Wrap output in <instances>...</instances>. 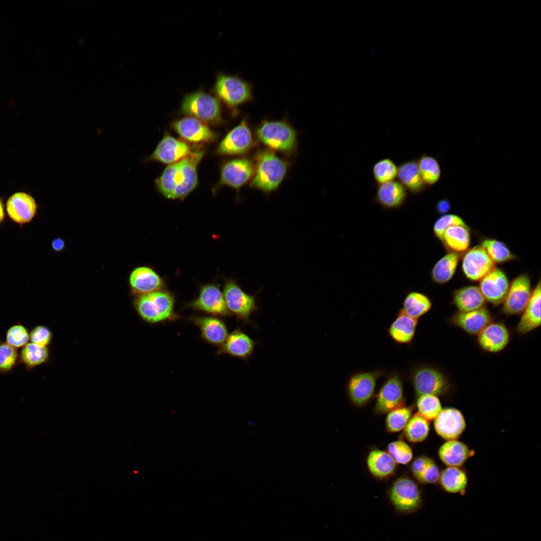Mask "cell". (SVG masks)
I'll list each match as a JSON object with an SVG mask.
<instances>
[{
  "mask_svg": "<svg viewBox=\"0 0 541 541\" xmlns=\"http://www.w3.org/2000/svg\"><path fill=\"white\" fill-rule=\"evenodd\" d=\"M460 254L448 252L439 259L431 269L430 276L435 284L442 285L454 276L460 260Z\"/></svg>",
  "mask_w": 541,
  "mask_h": 541,
  "instance_id": "obj_36",
  "label": "cell"
},
{
  "mask_svg": "<svg viewBox=\"0 0 541 541\" xmlns=\"http://www.w3.org/2000/svg\"><path fill=\"white\" fill-rule=\"evenodd\" d=\"M180 112L203 122L216 123L221 120V108L219 100L202 88L184 95Z\"/></svg>",
  "mask_w": 541,
  "mask_h": 541,
  "instance_id": "obj_7",
  "label": "cell"
},
{
  "mask_svg": "<svg viewBox=\"0 0 541 541\" xmlns=\"http://www.w3.org/2000/svg\"><path fill=\"white\" fill-rule=\"evenodd\" d=\"M254 170L255 165L249 159L229 161L221 169L220 183L239 189L252 178Z\"/></svg>",
  "mask_w": 541,
  "mask_h": 541,
  "instance_id": "obj_19",
  "label": "cell"
},
{
  "mask_svg": "<svg viewBox=\"0 0 541 541\" xmlns=\"http://www.w3.org/2000/svg\"><path fill=\"white\" fill-rule=\"evenodd\" d=\"M49 357V350L46 346L32 342L23 347L19 359L28 369H31L45 363Z\"/></svg>",
  "mask_w": 541,
  "mask_h": 541,
  "instance_id": "obj_41",
  "label": "cell"
},
{
  "mask_svg": "<svg viewBox=\"0 0 541 541\" xmlns=\"http://www.w3.org/2000/svg\"><path fill=\"white\" fill-rule=\"evenodd\" d=\"M204 154L203 150L192 152L181 161L169 165L156 180L159 191L168 198L186 196L197 185V167Z\"/></svg>",
  "mask_w": 541,
  "mask_h": 541,
  "instance_id": "obj_1",
  "label": "cell"
},
{
  "mask_svg": "<svg viewBox=\"0 0 541 541\" xmlns=\"http://www.w3.org/2000/svg\"><path fill=\"white\" fill-rule=\"evenodd\" d=\"M532 291L529 275L522 273L517 276L510 283L502 303V313L508 315L522 313L531 298Z\"/></svg>",
  "mask_w": 541,
  "mask_h": 541,
  "instance_id": "obj_13",
  "label": "cell"
},
{
  "mask_svg": "<svg viewBox=\"0 0 541 541\" xmlns=\"http://www.w3.org/2000/svg\"><path fill=\"white\" fill-rule=\"evenodd\" d=\"M478 343L481 348L490 353L502 351L510 341V332L501 322H491L478 335Z\"/></svg>",
  "mask_w": 541,
  "mask_h": 541,
  "instance_id": "obj_23",
  "label": "cell"
},
{
  "mask_svg": "<svg viewBox=\"0 0 541 541\" xmlns=\"http://www.w3.org/2000/svg\"><path fill=\"white\" fill-rule=\"evenodd\" d=\"M5 206L3 197H0V226L3 225L6 221V213L5 211Z\"/></svg>",
  "mask_w": 541,
  "mask_h": 541,
  "instance_id": "obj_53",
  "label": "cell"
},
{
  "mask_svg": "<svg viewBox=\"0 0 541 541\" xmlns=\"http://www.w3.org/2000/svg\"><path fill=\"white\" fill-rule=\"evenodd\" d=\"M256 161L250 186L267 193L276 190L286 176L288 163L267 150L260 152Z\"/></svg>",
  "mask_w": 541,
  "mask_h": 541,
  "instance_id": "obj_2",
  "label": "cell"
},
{
  "mask_svg": "<svg viewBox=\"0 0 541 541\" xmlns=\"http://www.w3.org/2000/svg\"><path fill=\"white\" fill-rule=\"evenodd\" d=\"M403 430L404 437L408 441L421 442L428 437L430 431L429 422L417 413L410 418Z\"/></svg>",
  "mask_w": 541,
  "mask_h": 541,
  "instance_id": "obj_40",
  "label": "cell"
},
{
  "mask_svg": "<svg viewBox=\"0 0 541 541\" xmlns=\"http://www.w3.org/2000/svg\"><path fill=\"white\" fill-rule=\"evenodd\" d=\"M510 284L506 273L494 267L480 281L478 287L486 301L497 306L503 302Z\"/></svg>",
  "mask_w": 541,
  "mask_h": 541,
  "instance_id": "obj_18",
  "label": "cell"
},
{
  "mask_svg": "<svg viewBox=\"0 0 541 541\" xmlns=\"http://www.w3.org/2000/svg\"><path fill=\"white\" fill-rule=\"evenodd\" d=\"M5 210L8 218L22 228L31 222L37 214L38 205L30 193L16 192L7 199Z\"/></svg>",
  "mask_w": 541,
  "mask_h": 541,
  "instance_id": "obj_12",
  "label": "cell"
},
{
  "mask_svg": "<svg viewBox=\"0 0 541 541\" xmlns=\"http://www.w3.org/2000/svg\"><path fill=\"white\" fill-rule=\"evenodd\" d=\"M19 357L16 348L6 342H0V373L10 371L16 365Z\"/></svg>",
  "mask_w": 541,
  "mask_h": 541,
  "instance_id": "obj_48",
  "label": "cell"
},
{
  "mask_svg": "<svg viewBox=\"0 0 541 541\" xmlns=\"http://www.w3.org/2000/svg\"><path fill=\"white\" fill-rule=\"evenodd\" d=\"M462 270L471 281H480L495 267V263L480 245L467 250L462 259Z\"/></svg>",
  "mask_w": 541,
  "mask_h": 541,
  "instance_id": "obj_15",
  "label": "cell"
},
{
  "mask_svg": "<svg viewBox=\"0 0 541 541\" xmlns=\"http://www.w3.org/2000/svg\"><path fill=\"white\" fill-rule=\"evenodd\" d=\"M453 303L460 312H468L484 307L486 302L478 286L468 285L455 290Z\"/></svg>",
  "mask_w": 541,
  "mask_h": 541,
  "instance_id": "obj_33",
  "label": "cell"
},
{
  "mask_svg": "<svg viewBox=\"0 0 541 541\" xmlns=\"http://www.w3.org/2000/svg\"><path fill=\"white\" fill-rule=\"evenodd\" d=\"M398 166L393 160L389 157L376 161L372 166V173L375 183L381 184L395 180L397 176Z\"/></svg>",
  "mask_w": 541,
  "mask_h": 541,
  "instance_id": "obj_42",
  "label": "cell"
},
{
  "mask_svg": "<svg viewBox=\"0 0 541 541\" xmlns=\"http://www.w3.org/2000/svg\"><path fill=\"white\" fill-rule=\"evenodd\" d=\"M495 263H504L516 259L507 245L503 242L490 238L482 239L480 245Z\"/></svg>",
  "mask_w": 541,
  "mask_h": 541,
  "instance_id": "obj_39",
  "label": "cell"
},
{
  "mask_svg": "<svg viewBox=\"0 0 541 541\" xmlns=\"http://www.w3.org/2000/svg\"><path fill=\"white\" fill-rule=\"evenodd\" d=\"M432 306V301L427 295L411 291L405 297L401 310L408 316L418 319L429 312Z\"/></svg>",
  "mask_w": 541,
  "mask_h": 541,
  "instance_id": "obj_37",
  "label": "cell"
},
{
  "mask_svg": "<svg viewBox=\"0 0 541 541\" xmlns=\"http://www.w3.org/2000/svg\"><path fill=\"white\" fill-rule=\"evenodd\" d=\"M184 308H191L218 317L231 316L226 307L223 294L218 286L213 284L202 286L197 298L186 304Z\"/></svg>",
  "mask_w": 541,
  "mask_h": 541,
  "instance_id": "obj_14",
  "label": "cell"
},
{
  "mask_svg": "<svg viewBox=\"0 0 541 541\" xmlns=\"http://www.w3.org/2000/svg\"><path fill=\"white\" fill-rule=\"evenodd\" d=\"M259 343L244 333L240 328H237L218 347L216 354H227L246 361L251 356L255 347Z\"/></svg>",
  "mask_w": 541,
  "mask_h": 541,
  "instance_id": "obj_20",
  "label": "cell"
},
{
  "mask_svg": "<svg viewBox=\"0 0 541 541\" xmlns=\"http://www.w3.org/2000/svg\"><path fill=\"white\" fill-rule=\"evenodd\" d=\"M387 452L396 463L405 465L413 458L411 447L402 440H396L390 443L387 446Z\"/></svg>",
  "mask_w": 541,
  "mask_h": 541,
  "instance_id": "obj_45",
  "label": "cell"
},
{
  "mask_svg": "<svg viewBox=\"0 0 541 541\" xmlns=\"http://www.w3.org/2000/svg\"><path fill=\"white\" fill-rule=\"evenodd\" d=\"M259 291L254 295H250L243 291L235 281H227L223 294L230 315L235 316L237 321H242L244 323L256 327L250 317L259 309L256 296Z\"/></svg>",
  "mask_w": 541,
  "mask_h": 541,
  "instance_id": "obj_8",
  "label": "cell"
},
{
  "mask_svg": "<svg viewBox=\"0 0 541 541\" xmlns=\"http://www.w3.org/2000/svg\"><path fill=\"white\" fill-rule=\"evenodd\" d=\"M174 129L185 139L192 142H209L215 134L204 122L195 117H186L175 121Z\"/></svg>",
  "mask_w": 541,
  "mask_h": 541,
  "instance_id": "obj_25",
  "label": "cell"
},
{
  "mask_svg": "<svg viewBox=\"0 0 541 541\" xmlns=\"http://www.w3.org/2000/svg\"><path fill=\"white\" fill-rule=\"evenodd\" d=\"M366 462L370 473L379 479L388 478L396 469V463L391 455L387 452L378 449L370 451Z\"/></svg>",
  "mask_w": 541,
  "mask_h": 541,
  "instance_id": "obj_32",
  "label": "cell"
},
{
  "mask_svg": "<svg viewBox=\"0 0 541 541\" xmlns=\"http://www.w3.org/2000/svg\"><path fill=\"white\" fill-rule=\"evenodd\" d=\"M540 281L532 291L531 298L522 312L521 317L517 327V332L521 334L529 333L540 325Z\"/></svg>",
  "mask_w": 541,
  "mask_h": 541,
  "instance_id": "obj_28",
  "label": "cell"
},
{
  "mask_svg": "<svg viewBox=\"0 0 541 541\" xmlns=\"http://www.w3.org/2000/svg\"><path fill=\"white\" fill-rule=\"evenodd\" d=\"M190 150V146L185 142L167 134L146 160H156L170 165L184 159L191 153Z\"/></svg>",
  "mask_w": 541,
  "mask_h": 541,
  "instance_id": "obj_21",
  "label": "cell"
},
{
  "mask_svg": "<svg viewBox=\"0 0 541 541\" xmlns=\"http://www.w3.org/2000/svg\"><path fill=\"white\" fill-rule=\"evenodd\" d=\"M422 471L417 479L419 482L435 484L439 482L441 471L436 462L431 458Z\"/></svg>",
  "mask_w": 541,
  "mask_h": 541,
  "instance_id": "obj_49",
  "label": "cell"
},
{
  "mask_svg": "<svg viewBox=\"0 0 541 541\" xmlns=\"http://www.w3.org/2000/svg\"><path fill=\"white\" fill-rule=\"evenodd\" d=\"M451 322L471 335H478L492 322V316L485 307L479 309L455 313L450 319Z\"/></svg>",
  "mask_w": 541,
  "mask_h": 541,
  "instance_id": "obj_26",
  "label": "cell"
},
{
  "mask_svg": "<svg viewBox=\"0 0 541 541\" xmlns=\"http://www.w3.org/2000/svg\"><path fill=\"white\" fill-rule=\"evenodd\" d=\"M397 178L412 195H418L427 188L421 178L416 159L401 163L398 166Z\"/></svg>",
  "mask_w": 541,
  "mask_h": 541,
  "instance_id": "obj_31",
  "label": "cell"
},
{
  "mask_svg": "<svg viewBox=\"0 0 541 541\" xmlns=\"http://www.w3.org/2000/svg\"><path fill=\"white\" fill-rule=\"evenodd\" d=\"M389 498L395 510L404 514L416 512L422 504L419 486L406 476H401L393 482L389 491Z\"/></svg>",
  "mask_w": 541,
  "mask_h": 541,
  "instance_id": "obj_9",
  "label": "cell"
},
{
  "mask_svg": "<svg viewBox=\"0 0 541 541\" xmlns=\"http://www.w3.org/2000/svg\"><path fill=\"white\" fill-rule=\"evenodd\" d=\"M174 297L167 291H157L140 295L135 301L136 310L145 321L156 323L180 318L174 310Z\"/></svg>",
  "mask_w": 541,
  "mask_h": 541,
  "instance_id": "obj_4",
  "label": "cell"
},
{
  "mask_svg": "<svg viewBox=\"0 0 541 541\" xmlns=\"http://www.w3.org/2000/svg\"><path fill=\"white\" fill-rule=\"evenodd\" d=\"M257 138L272 150L291 152L296 147L297 133L285 120H263L257 127Z\"/></svg>",
  "mask_w": 541,
  "mask_h": 541,
  "instance_id": "obj_6",
  "label": "cell"
},
{
  "mask_svg": "<svg viewBox=\"0 0 541 541\" xmlns=\"http://www.w3.org/2000/svg\"><path fill=\"white\" fill-rule=\"evenodd\" d=\"M52 249L57 252L62 251L65 247L64 241L60 237H57L53 239L51 242Z\"/></svg>",
  "mask_w": 541,
  "mask_h": 541,
  "instance_id": "obj_52",
  "label": "cell"
},
{
  "mask_svg": "<svg viewBox=\"0 0 541 541\" xmlns=\"http://www.w3.org/2000/svg\"><path fill=\"white\" fill-rule=\"evenodd\" d=\"M416 406L418 412L428 421L432 420L438 416L442 409V405L438 396L425 394L417 398Z\"/></svg>",
  "mask_w": 541,
  "mask_h": 541,
  "instance_id": "obj_44",
  "label": "cell"
},
{
  "mask_svg": "<svg viewBox=\"0 0 541 541\" xmlns=\"http://www.w3.org/2000/svg\"><path fill=\"white\" fill-rule=\"evenodd\" d=\"M408 377L416 398L425 394L443 396L448 393L450 388V384L445 374L430 365L414 366Z\"/></svg>",
  "mask_w": 541,
  "mask_h": 541,
  "instance_id": "obj_5",
  "label": "cell"
},
{
  "mask_svg": "<svg viewBox=\"0 0 541 541\" xmlns=\"http://www.w3.org/2000/svg\"><path fill=\"white\" fill-rule=\"evenodd\" d=\"M254 139L245 118L231 130L220 143L217 152L221 154L239 155L248 151Z\"/></svg>",
  "mask_w": 541,
  "mask_h": 541,
  "instance_id": "obj_17",
  "label": "cell"
},
{
  "mask_svg": "<svg viewBox=\"0 0 541 541\" xmlns=\"http://www.w3.org/2000/svg\"><path fill=\"white\" fill-rule=\"evenodd\" d=\"M385 371L377 369L369 371H360L352 375L349 378L346 390L350 401L357 406L367 404L372 398L379 378Z\"/></svg>",
  "mask_w": 541,
  "mask_h": 541,
  "instance_id": "obj_10",
  "label": "cell"
},
{
  "mask_svg": "<svg viewBox=\"0 0 541 541\" xmlns=\"http://www.w3.org/2000/svg\"><path fill=\"white\" fill-rule=\"evenodd\" d=\"M457 225H467V224L458 215L448 213L442 215L434 223L433 234L436 238L441 241L445 231L451 226Z\"/></svg>",
  "mask_w": 541,
  "mask_h": 541,
  "instance_id": "obj_47",
  "label": "cell"
},
{
  "mask_svg": "<svg viewBox=\"0 0 541 541\" xmlns=\"http://www.w3.org/2000/svg\"><path fill=\"white\" fill-rule=\"evenodd\" d=\"M451 207L450 201L447 198H443L438 201L435 206V210L438 214L442 215L447 214L450 210Z\"/></svg>",
  "mask_w": 541,
  "mask_h": 541,
  "instance_id": "obj_51",
  "label": "cell"
},
{
  "mask_svg": "<svg viewBox=\"0 0 541 541\" xmlns=\"http://www.w3.org/2000/svg\"><path fill=\"white\" fill-rule=\"evenodd\" d=\"M29 339L33 343L46 347L51 342L52 334L46 326L38 325L32 329Z\"/></svg>",
  "mask_w": 541,
  "mask_h": 541,
  "instance_id": "obj_50",
  "label": "cell"
},
{
  "mask_svg": "<svg viewBox=\"0 0 541 541\" xmlns=\"http://www.w3.org/2000/svg\"><path fill=\"white\" fill-rule=\"evenodd\" d=\"M413 409L412 406H403L388 412L385 420L387 431L397 433L403 430L412 416Z\"/></svg>",
  "mask_w": 541,
  "mask_h": 541,
  "instance_id": "obj_43",
  "label": "cell"
},
{
  "mask_svg": "<svg viewBox=\"0 0 541 541\" xmlns=\"http://www.w3.org/2000/svg\"><path fill=\"white\" fill-rule=\"evenodd\" d=\"M418 322V319L408 316L400 309L388 329V335L397 344H409L415 336Z\"/></svg>",
  "mask_w": 541,
  "mask_h": 541,
  "instance_id": "obj_29",
  "label": "cell"
},
{
  "mask_svg": "<svg viewBox=\"0 0 541 541\" xmlns=\"http://www.w3.org/2000/svg\"><path fill=\"white\" fill-rule=\"evenodd\" d=\"M407 195L405 187L394 180L377 185L374 202L383 209H397L405 204Z\"/></svg>",
  "mask_w": 541,
  "mask_h": 541,
  "instance_id": "obj_24",
  "label": "cell"
},
{
  "mask_svg": "<svg viewBox=\"0 0 541 541\" xmlns=\"http://www.w3.org/2000/svg\"><path fill=\"white\" fill-rule=\"evenodd\" d=\"M441 242L448 252L464 253L470 245V229L467 225L451 226L445 231Z\"/></svg>",
  "mask_w": 541,
  "mask_h": 541,
  "instance_id": "obj_34",
  "label": "cell"
},
{
  "mask_svg": "<svg viewBox=\"0 0 541 541\" xmlns=\"http://www.w3.org/2000/svg\"><path fill=\"white\" fill-rule=\"evenodd\" d=\"M129 283L133 291L140 295L159 291L164 286L161 278L145 266L134 269L130 274Z\"/></svg>",
  "mask_w": 541,
  "mask_h": 541,
  "instance_id": "obj_27",
  "label": "cell"
},
{
  "mask_svg": "<svg viewBox=\"0 0 541 541\" xmlns=\"http://www.w3.org/2000/svg\"><path fill=\"white\" fill-rule=\"evenodd\" d=\"M416 160L421 178L426 187L437 184L442 174L438 159L433 156L423 154Z\"/></svg>",
  "mask_w": 541,
  "mask_h": 541,
  "instance_id": "obj_38",
  "label": "cell"
},
{
  "mask_svg": "<svg viewBox=\"0 0 541 541\" xmlns=\"http://www.w3.org/2000/svg\"><path fill=\"white\" fill-rule=\"evenodd\" d=\"M252 83L237 75L222 72L217 74L211 92L231 109H235L242 104L254 101Z\"/></svg>",
  "mask_w": 541,
  "mask_h": 541,
  "instance_id": "obj_3",
  "label": "cell"
},
{
  "mask_svg": "<svg viewBox=\"0 0 541 541\" xmlns=\"http://www.w3.org/2000/svg\"><path fill=\"white\" fill-rule=\"evenodd\" d=\"M434 427L436 433L447 441L457 439L465 431L466 423L460 410L447 407L434 419Z\"/></svg>",
  "mask_w": 541,
  "mask_h": 541,
  "instance_id": "obj_16",
  "label": "cell"
},
{
  "mask_svg": "<svg viewBox=\"0 0 541 541\" xmlns=\"http://www.w3.org/2000/svg\"><path fill=\"white\" fill-rule=\"evenodd\" d=\"M188 320L199 328L201 338L211 345L219 347L229 335L226 324L218 317L195 315Z\"/></svg>",
  "mask_w": 541,
  "mask_h": 541,
  "instance_id": "obj_22",
  "label": "cell"
},
{
  "mask_svg": "<svg viewBox=\"0 0 541 541\" xmlns=\"http://www.w3.org/2000/svg\"><path fill=\"white\" fill-rule=\"evenodd\" d=\"M404 404L403 377L399 373L391 372L386 377L376 395L374 412L383 414Z\"/></svg>",
  "mask_w": 541,
  "mask_h": 541,
  "instance_id": "obj_11",
  "label": "cell"
},
{
  "mask_svg": "<svg viewBox=\"0 0 541 541\" xmlns=\"http://www.w3.org/2000/svg\"><path fill=\"white\" fill-rule=\"evenodd\" d=\"M438 456L447 467H461L472 456L473 452L457 439L447 440L439 448Z\"/></svg>",
  "mask_w": 541,
  "mask_h": 541,
  "instance_id": "obj_30",
  "label": "cell"
},
{
  "mask_svg": "<svg viewBox=\"0 0 541 541\" xmlns=\"http://www.w3.org/2000/svg\"><path fill=\"white\" fill-rule=\"evenodd\" d=\"M29 340V333L27 328L22 324L11 326L6 333V343L18 348L24 347Z\"/></svg>",
  "mask_w": 541,
  "mask_h": 541,
  "instance_id": "obj_46",
  "label": "cell"
},
{
  "mask_svg": "<svg viewBox=\"0 0 541 541\" xmlns=\"http://www.w3.org/2000/svg\"><path fill=\"white\" fill-rule=\"evenodd\" d=\"M468 479L465 471L461 467H447L441 471L439 482L441 488L452 494H464Z\"/></svg>",
  "mask_w": 541,
  "mask_h": 541,
  "instance_id": "obj_35",
  "label": "cell"
}]
</instances>
